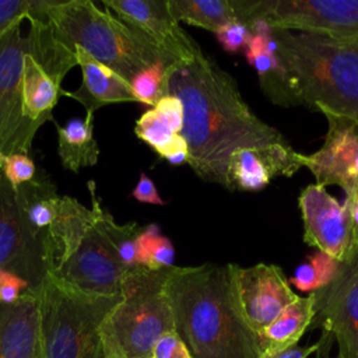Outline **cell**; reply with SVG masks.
Masks as SVG:
<instances>
[{
    "instance_id": "obj_1",
    "label": "cell",
    "mask_w": 358,
    "mask_h": 358,
    "mask_svg": "<svg viewBox=\"0 0 358 358\" xmlns=\"http://www.w3.org/2000/svg\"><path fill=\"white\" fill-rule=\"evenodd\" d=\"M166 88L183 105L187 164L201 180L231 192L229 159L242 148L264 155L275 176H292L302 168L301 152L250 110L234 77L203 50L168 67Z\"/></svg>"
},
{
    "instance_id": "obj_2",
    "label": "cell",
    "mask_w": 358,
    "mask_h": 358,
    "mask_svg": "<svg viewBox=\"0 0 358 358\" xmlns=\"http://www.w3.org/2000/svg\"><path fill=\"white\" fill-rule=\"evenodd\" d=\"M165 292L175 333L193 358H257L262 354L257 336L235 305L227 264L173 266Z\"/></svg>"
},
{
    "instance_id": "obj_3",
    "label": "cell",
    "mask_w": 358,
    "mask_h": 358,
    "mask_svg": "<svg viewBox=\"0 0 358 358\" xmlns=\"http://www.w3.org/2000/svg\"><path fill=\"white\" fill-rule=\"evenodd\" d=\"M271 35L296 103L358 122V35L278 28Z\"/></svg>"
},
{
    "instance_id": "obj_4",
    "label": "cell",
    "mask_w": 358,
    "mask_h": 358,
    "mask_svg": "<svg viewBox=\"0 0 358 358\" xmlns=\"http://www.w3.org/2000/svg\"><path fill=\"white\" fill-rule=\"evenodd\" d=\"M48 277L91 295L122 294L124 267L96 225L94 208L62 196L46 241ZM133 268V267H131Z\"/></svg>"
},
{
    "instance_id": "obj_5",
    "label": "cell",
    "mask_w": 358,
    "mask_h": 358,
    "mask_svg": "<svg viewBox=\"0 0 358 358\" xmlns=\"http://www.w3.org/2000/svg\"><path fill=\"white\" fill-rule=\"evenodd\" d=\"M46 17L63 45L71 50L81 48L127 83L155 62L175 63L145 36L90 0H53Z\"/></svg>"
},
{
    "instance_id": "obj_6",
    "label": "cell",
    "mask_w": 358,
    "mask_h": 358,
    "mask_svg": "<svg viewBox=\"0 0 358 358\" xmlns=\"http://www.w3.org/2000/svg\"><path fill=\"white\" fill-rule=\"evenodd\" d=\"M169 268L129 270L122 296L101 326L105 358H151L158 338L175 331L165 292Z\"/></svg>"
},
{
    "instance_id": "obj_7",
    "label": "cell",
    "mask_w": 358,
    "mask_h": 358,
    "mask_svg": "<svg viewBox=\"0 0 358 358\" xmlns=\"http://www.w3.org/2000/svg\"><path fill=\"white\" fill-rule=\"evenodd\" d=\"M120 296L85 294L46 275L39 289L42 358H105L101 326Z\"/></svg>"
},
{
    "instance_id": "obj_8",
    "label": "cell",
    "mask_w": 358,
    "mask_h": 358,
    "mask_svg": "<svg viewBox=\"0 0 358 358\" xmlns=\"http://www.w3.org/2000/svg\"><path fill=\"white\" fill-rule=\"evenodd\" d=\"M238 21L331 36L358 35V0H232Z\"/></svg>"
},
{
    "instance_id": "obj_9",
    "label": "cell",
    "mask_w": 358,
    "mask_h": 358,
    "mask_svg": "<svg viewBox=\"0 0 358 358\" xmlns=\"http://www.w3.org/2000/svg\"><path fill=\"white\" fill-rule=\"evenodd\" d=\"M235 305L245 323L259 334L294 302L298 295L277 264L257 263L250 267L227 264Z\"/></svg>"
},
{
    "instance_id": "obj_10",
    "label": "cell",
    "mask_w": 358,
    "mask_h": 358,
    "mask_svg": "<svg viewBox=\"0 0 358 358\" xmlns=\"http://www.w3.org/2000/svg\"><path fill=\"white\" fill-rule=\"evenodd\" d=\"M303 241L340 263L358 253V231L348 210L324 186L308 185L298 197Z\"/></svg>"
},
{
    "instance_id": "obj_11",
    "label": "cell",
    "mask_w": 358,
    "mask_h": 358,
    "mask_svg": "<svg viewBox=\"0 0 358 358\" xmlns=\"http://www.w3.org/2000/svg\"><path fill=\"white\" fill-rule=\"evenodd\" d=\"M20 25L0 36V152L28 155L35 134L22 116L21 77L31 39L21 35Z\"/></svg>"
},
{
    "instance_id": "obj_12",
    "label": "cell",
    "mask_w": 358,
    "mask_h": 358,
    "mask_svg": "<svg viewBox=\"0 0 358 358\" xmlns=\"http://www.w3.org/2000/svg\"><path fill=\"white\" fill-rule=\"evenodd\" d=\"M315 295L312 327L320 324L338 345V358H358V253L340 263L334 278Z\"/></svg>"
},
{
    "instance_id": "obj_13",
    "label": "cell",
    "mask_w": 358,
    "mask_h": 358,
    "mask_svg": "<svg viewBox=\"0 0 358 358\" xmlns=\"http://www.w3.org/2000/svg\"><path fill=\"white\" fill-rule=\"evenodd\" d=\"M323 115L327 119L323 145L312 154H301V165L310 171L317 185H336L345 192V197L358 196V122Z\"/></svg>"
},
{
    "instance_id": "obj_14",
    "label": "cell",
    "mask_w": 358,
    "mask_h": 358,
    "mask_svg": "<svg viewBox=\"0 0 358 358\" xmlns=\"http://www.w3.org/2000/svg\"><path fill=\"white\" fill-rule=\"evenodd\" d=\"M0 270L15 273L32 291H39L46 275L45 246L25 229L17 192L0 169Z\"/></svg>"
},
{
    "instance_id": "obj_15",
    "label": "cell",
    "mask_w": 358,
    "mask_h": 358,
    "mask_svg": "<svg viewBox=\"0 0 358 358\" xmlns=\"http://www.w3.org/2000/svg\"><path fill=\"white\" fill-rule=\"evenodd\" d=\"M126 25L145 36L173 62L185 60L200 49L169 10L168 0H103Z\"/></svg>"
},
{
    "instance_id": "obj_16",
    "label": "cell",
    "mask_w": 358,
    "mask_h": 358,
    "mask_svg": "<svg viewBox=\"0 0 358 358\" xmlns=\"http://www.w3.org/2000/svg\"><path fill=\"white\" fill-rule=\"evenodd\" d=\"M0 358H42L39 291L0 303Z\"/></svg>"
},
{
    "instance_id": "obj_17",
    "label": "cell",
    "mask_w": 358,
    "mask_h": 358,
    "mask_svg": "<svg viewBox=\"0 0 358 358\" xmlns=\"http://www.w3.org/2000/svg\"><path fill=\"white\" fill-rule=\"evenodd\" d=\"M73 50L76 53L77 64L83 71V83L74 91L62 90L60 95L70 96L80 102L85 108L87 115H94L96 109L109 103L136 102L127 81L96 62L81 48H74Z\"/></svg>"
},
{
    "instance_id": "obj_18",
    "label": "cell",
    "mask_w": 358,
    "mask_h": 358,
    "mask_svg": "<svg viewBox=\"0 0 358 358\" xmlns=\"http://www.w3.org/2000/svg\"><path fill=\"white\" fill-rule=\"evenodd\" d=\"M60 84L62 81L53 77L29 52L25 55L21 77V109L31 133L36 134V130L48 120L56 123L52 110L62 92Z\"/></svg>"
},
{
    "instance_id": "obj_19",
    "label": "cell",
    "mask_w": 358,
    "mask_h": 358,
    "mask_svg": "<svg viewBox=\"0 0 358 358\" xmlns=\"http://www.w3.org/2000/svg\"><path fill=\"white\" fill-rule=\"evenodd\" d=\"M18 210L28 234L45 246L46 235L56 220L60 197L48 178H34L17 189ZM46 252V249H45Z\"/></svg>"
},
{
    "instance_id": "obj_20",
    "label": "cell",
    "mask_w": 358,
    "mask_h": 358,
    "mask_svg": "<svg viewBox=\"0 0 358 358\" xmlns=\"http://www.w3.org/2000/svg\"><path fill=\"white\" fill-rule=\"evenodd\" d=\"M315 317V295L299 296L285 306L281 313L259 334L263 351H282L298 344Z\"/></svg>"
},
{
    "instance_id": "obj_21",
    "label": "cell",
    "mask_w": 358,
    "mask_h": 358,
    "mask_svg": "<svg viewBox=\"0 0 358 358\" xmlns=\"http://www.w3.org/2000/svg\"><path fill=\"white\" fill-rule=\"evenodd\" d=\"M94 115L85 119L73 117L64 126L55 123L57 130V154L64 169L78 173L81 168L98 162L99 148L92 130Z\"/></svg>"
},
{
    "instance_id": "obj_22",
    "label": "cell",
    "mask_w": 358,
    "mask_h": 358,
    "mask_svg": "<svg viewBox=\"0 0 358 358\" xmlns=\"http://www.w3.org/2000/svg\"><path fill=\"white\" fill-rule=\"evenodd\" d=\"M267 38L260 35L250 36L245 46L246 60L256 70L260 87L271 102L281 106L298 105L277 55L266 50Z\"/></svg>"
},
{
    "instance_id": "obj_23",
    "label": "cell",
    "mask_w": 358,
    "mask_h": 358,
    "mask_svg": "<svg viewBox=\"0 0 358 358\" xmlns=\"http://www.w3.org/2000/svg\"><path fill=\"white\" fill-rule=\"evenodd\" d=\"M87 186L91 194L96 225L103 234L110 248L115 250L119 262L127 268L138 266L137 264V236L141 228L136 222H127L123 225L117 224L115 218L101 206L99 199L95 194V183L90 180Z\"/></svg>"
},
{
    "instance_id": "obj_24",
    "label": "cell",
    "mask_w": 358,
    "mask_h": 358,
    "mask_svg": "<svg viewBox=\"0 0 358 358\" xmlns=\"http://www.w3.org/2000/svg\"><path fill=\"white\" fill-rule=\"evenodd\" d=\"M178 22L215 32L222 25L238 21L232 0H168Z\"/></svg>"
},
{
    "instance_id": "obj_25",
    "label": "cell",
    "mask_w": 358,
    "mask_h": 358,
    "mask_svg": "<svg viewBox=\"0 0 358 358\" xmlns=\"http://www.w3.org/2000/svg\"><path fill=\"white\" fill-rule=\"evenodd\" d=\"M273 176L275 175L270 162L259 151L242 148L231 155L228 165L231 192H259L268 185Z\"/></svg>"
},
{
    "instance_id": "obj_26",
    "label": "cell",
    "mask_w": 358,
    "mask_h": 358,
    "mask_svg": "<svg viewBox=\"0 0 358 358\" xmlns=\"http://www.w3.org/2000/svg\"><path fill=\"white\" fill-rule=\"evenodd\" d=\"M172 63H168L164 60L155 62L154 64L141 70L131 78L129 84L136 102H140L152 108L162 96L168 95L166 74H168V67Z\"/></svg>"
},
{
    "instance_id": "obj_27",
    "label": "cell",
    "mask_w": 358,
    "mask_h": 358,
    "mask_svg": "<svg viewBox=\"0 0 358 358\" xmlns=\"http://www.w3.org/2000/svg\"><path fill=\"white\" fill-rule=\"evenodd\" d=\"M175 249L169 238L155 231H145L137 243V264L150 270L173 267Z\"/></svg>"
},
{
    "instance_id": "obj_28",
    "label": "cell",
    "mask_w": 358,
    "mask_h": 358,
    "mask_svg": "<svg viewBox=\"0 0 358 358\" xmlns=\"http://www.w3.org/2000/svg\"><path fill=\"white\" fill-rule=\"evenodd\" d=\"M134 133L140 140L147 143L158 155L176 136L171 130L165 119L161 116V113L154 108L145 110L137 119Z\"/></svg>"
},
{
    "instance_id": "obj_29",
    "label": "cell",
    "mask_w": 358,
    "mask_h": 358,
    "mask_svg": "<svg viewBox=\"0 0 358 358\" xmlns=\"http://www.w3.org/2000/svg\"><path fill=\"white\" fill-rule=\"evenodd\" d=\"M53 0H0V36L24 18H46Z\"/></svg>"
},
{
    "instance_id": "obj_30",
    "label": "cell",
    "mask_w": 358,
    "mask_h": 358,
    "mask_svg": "<svg viewBox=\"0 0 358 358\" xmlns=\"http://www.w3.org/2000/svg\"><path fill=\"white\" fill-rule=\"evenodd\" d=\"M0 169L14 189L35 178L36 166L27 154L0 152Z\"/></svg>"
},
{
    "instance_id": "obj_31",
    "label": "cell",
    "mask_w": 358,
    "mask_h": 358,
    "mask_svg": "<svg viewBox=\"0 0 358 358\" xmlns=\"http://www.w3.org/2000/svg\"><path fill=\"white\" fill-rule=\"evenodd\" d=\"M214 35L225 52L235 53L248 45L252 32L246 24L241 21H232L217 29Z\"/></svg>"
},
{
    "instance_id": "obj_32",
    "label": "cell",
    "mask_w": 358,
    "mask_h": 358,
    "mask_svg": "<svg viewBox=\"0 0 358 358\" xmlns=\"http://www.w3.org/2000/svg\"><path fill=\"white\" fill-rule=\"evenodd\" d=\"M32 291L29 284L15 273L0 270V303H13Z\"/></svg>"
},
{
    "instance_id": "obj_33",
    "label": "cell",
    "mask_w": 358,
    "mask_h": 358,
    "mask_svg": "<svg viewBox=\"0 0 358 358\" xmlns=\"http://www.w3.org/2000/svg\"><path fill=\"white\" fill-rule=\"evenodd\" d=\"M161 116L165 119L168 126L175 134L182 133L183 127V105L180 99L175 95H165L162 96L154 106Z\"/></svg>"
},
{
    "instance_id": "obj_34",
    "label": "cell",
    "mask_w": 358,
    "mask_h": 358,
    "mask_svg": "<svg viewBox=\"0 0 358 358\" xmlns=\"http://www.w3.org/2000/svg\"><path fill=\"white\" fill-rule=\"evenodd\" d=\"M151 358H193L175 331L165 333L154 345Z\"/></svg>"
},
{
    "instance_id": "obj_35",
    "label": "cell",
    "mask_w": 358,
    "mask_h": 358,
    "mask_svg": "<svg viewBox=\"0 0 358 358\" xmlns=\"http://www.w3.org/2000/svg\"><path fill=\"white\" fill-rule=\"evenodd\" d=\"M308 262L312 264L315 274H316V281H317V289L323 288L324 285H327L334 275L337 274V270L340 267V262H337L336 259L330 257L329 255L316 250L313 255L309 256Z\"/></svg>"
},
{
    "instance_id": "obj_36",
    "label": "cell",
    "mask_w": 358,
    "mask_h": 358,
    "mask_svg": "<svg viewBox=\"0 0 358 358\" xmlns=\"http://www.w3.org/2000/svg\"><path fill=\"white\" fill-rule=\"evenodd\" d=\"M131 197L136 199L140 203L147 204H155V206H164L166 201L158 194V190L152 182V179L144 173L140 172V178L134 189L131 190Z\"/></svg>"
},
{
    "instance_id": "obj_37",
    "label": "cell",
    "mask_w": 358,
    "mask_h": 358,
    "mask_svg": "<svg viewBox=\"0 0 358 358\" xmlns=\"http://www.w3.org/2000/svg\"><path fill=\"white\" fill-rule=\"evenodd\" d=\"M289 282L292 285H295L299 291L303 292H315L319 287H317V281H316V274L315 270L312 267V264L309 262L301 263L296 268L294 275L289 278Z\"/></svg>"
},
{
    "instance_id": "obj_38",
    "label": "cell",
    "mask_w": 358,
    "mask_h": 358,
    "mask_svg": "<svg viewBox=\"0 0 358 358\" xmlns=\"http://www.w3.org/2000/svg\"><path fill=\"white\" fill-rule=\"evenodd\" d=\"M317 343L308 347H299L298 344L282 351H263L257 358H308L317 350Z\"/></svg>"
},
{
    "instance_id": "obj_39",
    "label": "cell",
    "mask_w": 358,
    "mask_h": 358,
    "mask_svg": "<svg viewBox=\"0 0 358 358\" xmlns=\"http://www.w3.org/2000/svg\"><path fill=\"white\" fill-rule=\"evenodd\" d=\"M333 343H334L333 336L327 330L322 329V336L317 340L319 345H317V350L315 351V358H338L337 355L330 357V350H331Z\"/></svg>"
},
{
    "instance_id": "obj_40",
    "label": "cell",
    "mask_w": 358,
    "mask_h": 358,
    "mask_svg": "<svg viewBox=\"0 0 358 358\" xmlns=\"http://www.w3.org/2000/svg\"><path fill=\"white\" fill-rule=\"evenodd\" d=\"M345 206V208L348 210L350 218L355 227V229L358 231V196H352V197H345V201L343 203Z\"/></svg>"
}]
</instances>
